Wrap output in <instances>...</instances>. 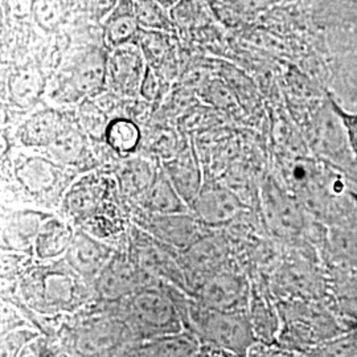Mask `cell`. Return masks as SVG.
<instances>
[{"mask_svg":"<svg viewBox=\"0 0 357 357\" xmlns=\"http://www.w3.org/2000/svg\"><path fill=\"white\" fill-rule=\"evenodd\" d=\"M79 277L69 264L68 266H41L24 278L23 291L26 301L41 312L70 311L86 299Z\"/></svg>","mask_w":357,"mask_h":357,"instance_id":"6da1fadb","label":"cell"},{"mask_svg":"<svg viewBox=\"0 0 357 357\" xmlns=\"http://www.w3.org/2000/svg\"><path fill=\"white\" fill-rule=\"evenodd\" d=\"M126 321L143 339H153L181 331L175 303L158 289L143 287L126 296Z\"/></svg>","mask_w":357,"mask_h":357,"instance_id":"7a4b0ae2","label":"cell"},{"mask_svg":"<svg viewBox=\"0 0 357 357\" xmlns=\"http://www.w3.org/2000/svg\"><path fill=\"white\" fill-rule=\"evenodd\" d=\"M109 54L97 47L77 53L60 75L56 97L63 102H77L96 97L107 86Z\"/></svg>","mask_w":357,"mask_h":357,"instance_id":"3957f363","label":"cell"},{"mask_svg":"<svg viewBox=\"0 0 357 357\" xmlns=\"http://www.w3.org/2000/svg\"><path fill=\"white\" fill-rule=\"evenodd\" d=\"M191 308L192 323L195 330L204 337L208 343L229 349L234 354H243L252 343L250 324L243 315L234 311H218L200 303Z\"/></svg>","mask_w":357,"mask_h":357,"instance_id":"277c9868","label":"cell"},{"mask_svg":"<svg viewBox=\"0 0 357 357\" xmlns=\"http://www.w3.org/2000/svg\"><path fill=\"white\" fill-rule=\"evenodd\" d=\"M312 22L330 45L357 52V0H317Z\"/></svg>","mask_w":357,"mask_h":357,"instance_id":"5b68a950","label":"cell"},{"mask_svg":"<svg viewBox=\"0 0 357 357\" xmlns=\"http://www.w3.org/2000/svg\"><path fill=\"white\" fill-rule=\"evenodd\" d=\"M147 66L138 43H128L110 50L107 57V88L125 97L139 96Z\"/></svg>","mask_w":357,"mask_h":357,"instance_id":"8992f818","label":"cell"},{"mask_svg":"<svg viewBox=\"0 0 357 357\" xmlns=\"http://www.w3.org/2000/svg\"><path fill=\"white\" fill-rule=\"evenodd\" d=\"M112 183L101 175H88L76 181L65 195L66 215L77 222H90L105 212Z\"/></svg>","mask_w":357,"mask_h":357,"instance_id":"52a82bcc","label":"cell"},{"mask_svg":"<svg viewBox=\"0 0 357 357\" xmlns=\"http://www.w3.org/2000/svg\"><path fill=\"white\" fill-rule=\"evenodd\" d=\"M138 264L125 255H114L96 278V289L106 301H121L141 287Z\"/></svg>","mask_w":357,"mask_h":357,"instance_id":"ba28073f","label":"cell"},{"mask_svg":"<svg viewBox=\"0 0 357 357\" xmlns=\"http://www.w3.org/2000/svg\"><path fill=\"white\" fill-rule=\"evenodd\" d=\"M114 252L107 245L100 243L85 230H77L65 257L70 268L82 278H97Z\"/></svg>","mask_w":357,"mask_h":357,"instance_id":"9c48e42d","label":"cell"},{"mask_svg":"<svg viewBox=\"0 0 357 357\" xmlns=\"http://www.w3.org/2000/svg\"><path fill=\"white\" fill-rule=\"evenodd\" d=\"M149 230L153 237L171 248L184 250L203 236L199 221L188 213L151 215Z\"/></svg>","mask_w":357,"mask_h":357,"instance_id":"30bf717a","label":"cell"},{"mask_svg":"<svg viewBox=\"0 0 357 357\" xmlns=\"http://www.w3.org/2000/svg\"><path fill=\"white\" fill-rule=\"evenodd\" d=\"M167 246L168 245L159 240H153V243H151L141 238L137 246L135 262L149 275L166 278L178 284V287H187L188 283L180 265V259H175Z\"/></svg>","mask_w":357,"mask_h":357,"instance_id":"8fae6325","label":"cell"},{"mask_svg":"<svg viewBox=\"0 0 357 357\" xmlns=\"http://www.w3.org/2000/svg\"><path fill=\"white\" fill-rule=\"evenodd\" d=\"M221 248L215 238L202 237L187 249L181 250L180 265L184 271L188 286L196 284L199 289L205 281L213 277L215 268L221 259Z\"/></svg>","mask_w":357,"mask_h":357,"instance_id":"7c38bea8","label":"cell"},{"mask_svg":"<svg viewBox=\"0 0 357 357\" xmlns=\"http://www.w3.org/2000/svg\"><path fill=\"white\" fill-rule=\"evenodd\" d=\"M142 29L135 15L134 0H119L102 22L103 38L110 50L137 43Z\"/></svg>","mask_w":357,"mask_h":357,"instance_id":"4fadbf2b","label":"cell"},{"mask_svg":"<svg viewBox=\"0 0 357 357\" xmlns=\"http://www.w3.org/2000/svg\"><path fill=\"white\" fill-rule=\"evenodd\" d=\"M16 175L28 191L43 196L50 195L64 181L60 167L40 156L24 159L16 168Z\"/></svg>","mask_w":357,"mask_h":357,"instance_id":"5bb4252c","label":"cell"},{"mask_svg":"<svg viewBox=\"0 0 357 357\" xmlns=\"http://www.w3.org/2000/svg\"><path fill=\"white\" fill-rule=\"evenodd\" d=\"M51 215L38 212H13L3 218V243L13 250H22L35 243L38 230Z\"/></svg>","mask_w":357,"mask_h":357,"instance_id":"9a60e30c","label":"cell"},{"mask_svg":"<svg viewBox=\"0 0 357 357\" xmlns=\"http://www.w3.org/2000/svg\"><path fill=\"white\" fill-rule=\"evenodd\" d=\"M192 204L205 225L227 222L238 212L237 200L221 188H202Z\"/></svg>","mask_w":357,"mask_h":357,"instance_id":"2e32d148","label":"cell"},{"mask_svg":"<svg viewBox=\"0 0 357 357\" xmlns=\"http://www.w3.org/2000/svg\"><path fill=\"white\" fill-rule=\"evenodd\" d=\"M199 301L205 307L218 311H236L241 302V283L234 277L216 274L199 287Z\"/></svg>","mask_w":357,"mask_h":357,"instance_id":"e0dca14e","label":"cell"},{"mask_svg":"<svg viewBox=\"0 0 357 357\" xmlns=\"http://www.w3.org/2000/svg\"><path fill=\"white\" fill-rule=\"evenodd\" d=\"M143 206L150 212V215L188 212L187 203L176 191L166 172L162 171L156 172L153 184L143 195Z\"/></svg>","mask_w":357,"mask_h":357,"instance_id":"ac0fdd59","label":"cell"},{"mask_svg":"<svg viewBox=\"0 0 357 357\" xmlns=\"http://www.w3.org/2000/svg\"><path fill=\"white\" fill-rule=\"evenodd\" d=\"M165 169L184 202L192 204L202 190L200 169L193 153L187 151L178 155L172 162L167 163Z\"/></svg>","mask_w":357,"mask_h":357,"instance_id":"d6986e66","label":"cell"},{"mask_svg":"<svg viewBox=\"0 0 357 357\" xmlns=\"http://www.w3.org/2000/svg\"><path fill=\"white\" fill-rule=\"evenodd\" d=\"M130 352L138 356H193L199 352V343L191 333L180 331L149 339Z\"/></svg>","mask_w":357,"mask_h":357,"instance_id":"ffe728a7","label":"cell"},{"mask_svg":"<svg viewBox=\"0 0 357 357\" xmlns=\"http://www.w3.org/2000/svg\"><path fill=\"white\" fill-rule=\"evenodd\" d=\"M73 236L75 231L66 222L56 217H50L38 230L33 243L36 255L41 259H52L65 255Z\"/></svg>","mask_w":357,"mask_h":357,"instance_id":"44dd1931","label":"cell"},{"mask_svg":"<svg viewBox=\"0 0 357 357\" xmlns=\"http://www.w3.org/2000/svg\"><path fill=\"white\" fill-rule=\"evenodd\" d=\"M63 119L53 110H43L32 115L22 128V139L26 146L50 147L63 132Z\"/></svg>","mask_w":357,"mask_h":357,"instance_id":"7402d4cb","label":"cell"},{"mask_svg":"<svg viewBox=\"0 0 357 357\" xmlns=\"http://www.w3.org/2000/svg\"><path fill=\"white\" fill-rule=\"evenodd\" d=\"M73 10L65 0H36L32 17L41 31L51 33L64 26Z\"/></svg>","mask_w":357,"mask_h":357,"instance_id":"603a6c76","label":"cell"},{"mask_svg":"<svg viewBox=\"0 0 357 357\" xmlns=\"http://www.w3.org/2000/svg\"><path fill=\"white\" fill-rule=\"evenodd\" d=\"M107 144L118 153H132L141 142V130L130 119H113L105 130Z\"/></svg>","mask_w":357,"mask_h":357,"instance_id":"cb8c5ba5","label":"cell"},{"mask_svg":"<svg viewBox=\"0 0 357 357\" xmlns=\"http://www.w3.org/2000/svg\"><path fill=\"white\" fill-rule=\"evenodd\" d=\"M135 15L143 29L175 33L176 26L171 13L158 0H134Z\"/></svg>","mask_w":357,"mask_h":357,"instance_id":"d4e9b609","label":"cell"},{"mask_svg":"<svg viewBox=\"0 0 357 357\" xmlns=\"http://www.w3.org/2000/svg\"><path fill=\"white\" fill-rule=\"evenodd\" d=\"M171 32L163 31H150V29H142L141 35L138 38V44L141 47L142 52L146 57V61L153 69L156 65L165 63L167 57L172 51L171 45Z\"/></svg>","mask_w":357,"mask_h":357,"instance_id":"484cf974","label":"cell"},{"mask_svg":"<svg viewBox=\"0 0 357 357\" xmlns=\"http://www.w3.org/2000/svg\"><path fill=\"white\" fill-rule=\"evenodd\" d=\"M43 78L38 70L24 69L13 75L10 90L15 102L24 106L35 102L43 91Z\"/></svg>","mask_w":357,"mask_h":357,"instance_id":"4316f807","label":"cell"},{"mask_svg":"<svg viewBox=\"0 0 357 357\" xmlns=\"http://www.w3.org/2000/svg\"><path fill=\"white\" fill-rule=\"evenodd\" d=\"M54 153L64 163L75 165L85 153L84 138L76 134L73 130H63L57 139L50 146Z\"/></svg>","mask_w":357,"mask_h":357,"instance_id":"83f0119b","label":"cell"},{"mask_svg":"<svg viewBox=\"0 0 357 357\" xmlns=\"http://www.w3.org/2000/svg\"><path fill=\"white\" fill-rule=\"evenodd\" d=\"M330 105H331L332 112L336 114L339 121L342 122V125L344 126L351 149L357 159V113H351L343 109L337 101H335L332 94H330Z\"/></svg>","mask_w":357,"mask_h":357,"instance_id":"f1b7e54d","label":"cell"},{"mask_svg":"<svg viewBox=\"0 0 357 357\" xmlns=\"http://www.w3.org/2000/svg\"><path fill=\"white\" fill-rule=\"evenodd\" d=\"M281 1L283 0H227L234 11L245 16H257L280 4Z\"/></svg>","mask_w":357,"mask_h":357,"instance_id":"f546056e","label":"cell"},{"mask_svg":"<svg viewBox=\"0 0 357 357\" xmlns=\"http://www.w3.org/2000/svg\"><path fill=\"white\" fill-rule=\"evenodd\" d=\"M119 0H82L81 8L89 15L94 22L102 23L106 16L113 11Z\"/></svg>","mask_w":357,"mask_h":357,"instance_id":"4dcf8cb0","label":"cell"},{"mask_svg":"<svg viewBox=\"0 0 357 357\" xmlns=\"http://www.w3.org/2000/svg\"><path fill=\"white\" fill-rule=\"evenodd\" d=\"M36 0H7L8 11L16 20H26L32 17Z\"/></svg>","mask_w":357,"mask_h":357,"instance_id":"1f68e13d","label":"cell"},{"mask_svg":"<svg viewBox=\"0 0 357 357\" xmlns=\"http://www.w3.org/2000/svg\"><path fill=\"white\" fill-rule=\"evenodd\" d=\"M158 90H159L158 76H156L153 66L149 65L144 78H143V82H142L139 96L147 101H153V98L156 97V94H158Z\"/></svg>","mask_w":357,"mask_h":357,"instance_id":"d6a6232c","label":"cell"},{"mask_svg":"<svg viewBox=\"0 0 357 357\" xmlns=\"http://www.w3.org/2000/svg\"><path fill=\"white\" fill-rule=\"evenodd\" d=\"M32 337V335H29L26 331H17L10 335L7 337L6 342V349H7V355H15L17 354V351L23 347V345L28 343V340Z\"/></svg>","mask_w":357,"mask_h":357,"instance_id":"836d02e7","label":"cell"}]
</instances>
